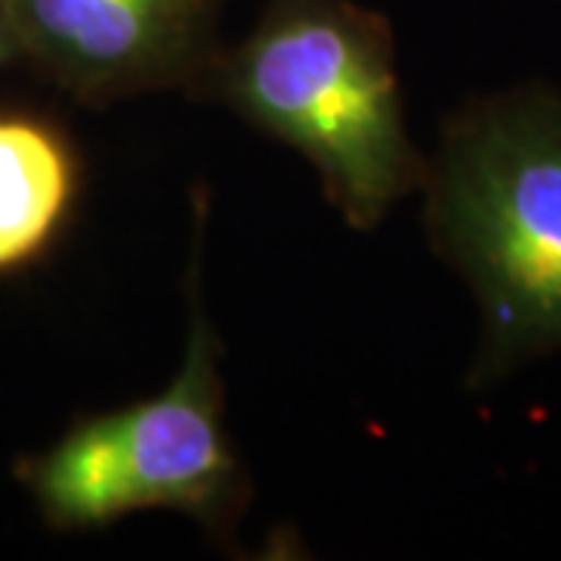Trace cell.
I'll return each mask as SVG.
<instances>
[{
  "label": "cell",
  "mask_w": 561,
  "mask_h": 561,
  "mask_svg": "<svg viewBox=\"0 0 561 561\" xmlns=\"http://www.w3.org/2000/svg\"><path fill=\"white\" fill-rule=\"evenodd\" d=\"M203 206L191 262L187 337L172 381L125 409L106 412L113 461L131 512L169 508L203 524L231 515L241 486V461L225 431L219 334L203 309Z\"/></svg>",
  "instance_id": "cell-3"
},
{
  "label": "cell",
  "mask_w": 561,
  "mask_h": 561,
  "mask_svg": "<svg viewBox=\"0 0 561 561\" xmlns=\"http://www.w3.org/2000/svg\"><path fill=\"white\" fill-rule=\"evenodd\" d=\"M434 250L481 306L471 378L561 350V98L522 88L465 106L424 162Z\"/></svg>",
  "instance_id": "cell-1"
},
{
  "label": "cell",
  "mask_w": 561,
  "mask_h": 561,
  "mask_svg": "<svg viewBox=\"0 0 561 561\" xmlns=\"http://www.w3.org/2000/svg\"><path fill=\"white\" fill-rule=\"evenodd\" d=\"M3 41H7V22H3V13H0V57H3Z\"/></svg>",
  "instance_id": "cell-6"
},
{
  "label": "cell",
  "mask_w": 561,
  "mask_h": 561,
  "mask_svg": "<svg viewBox=\"0 0 561 561\" xmlns=\"http://www.w3.org/2000/svg\"><path fill=\"white\" fill-rule=\"evenodd\" d=\"M76 194L62 138L32 119H0V272L16 268L60 231Z\"/></svg>",
  "instance_id": "cell-5"
},
{
  "label": "cell",
  "mask_w": 561,
  "mask_h": 561,
  "mask_svg": "<svg viewBox=\"0 0 561 561\" xmlns=\"http://www.w3.org/2000/svg\"><path fill=\"white\" fill-rule=\"evenodd\" d=\"M219 98L319 175L346 225L368 231L419 191L393 35L353 0H268L213 69Z\"/></svg>",
  "instance_id": "cell-2"
},
{
  "label": "cell",
  "mask_w": 561,
  "mask_h": 561,
  "mask_svg": "<svg viewBox=\"0 0 561 561\" xmlns=\"http://www.w3.org/2000/svg\"><path fill=\"white\" fill-rule=\"evenodd\" d=\"M213 0H0L7 32L91 98L147 94L209 72Z\"/></svg>",
  "instance_id": "cell-4"
}]
</instances>
